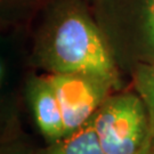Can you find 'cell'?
<instances>
[{"instance_id":"6da1fadb","label":"cell","mask_w":154,"mask_h":154,"mask_svg":"<svg viewBox=\"0 0 154 154\" xmlns=\"http://www.w3.org/2000/svg\"><path fill=\"white\" fill-rule=\"evenodd\" d=\"M42 13L33 60L47 73H88L119 88L116 58L83 0H55Z\"/></svg>"},{"instance_id":"7a4b0ae2","label":"cell","mask_w":154,"mask_h":154,"mask_svg":"<svg viewBox=\"0 0 154 154\" xmlns=\"http://www.w3.org/2000/svg\"><path fill=\"white\" fill-rule=\"evenodd\" d=\"M93 13L114 56L125 49L135 65L154 63V0H95Z\"/></svg>"},{"instance_id":"3957f363","label":"cell","mask_w":154,"mask_h":154,"mask_svg":"<svg viewBox=\"0 0 154 154\" xmlns=\"http://www.w3.org/2000/svg\"><path fill=\"white\" fill-rule=\"evenodd\" d=\"M91 121L105 154H137L153 127L144 100L130 91L111 94Z\"/></svg>"},{"instance_id":"277c9868","label":"cell","mask_w":154,"mask_h":154,"mask_svg":"<svg viewBox=\"0 0 154 154\" xmlns=\"http://www.w3.org/2000/svg\"><path fill=\"white\" fill-rule=\"evenodd\" d=\"M55 91L62 109L65 136L87 125L116 87L88 73L45 74Z\"/></svg>"},{"instance_id":"5b68a950","label":"cell","mask_w":154,"mask_h":154,"mask_svg":"<svg viewBox=\"0 0 154 154\" xmlns=\"http://www.w3.org/2000/svg\"><path fill=\"white\" fill-rule=\"evenodd\" d=\"M26 96L34 120L47 143L65 136L62 109L54 89L46 75H33L26 85Z\"/></svg>"},{"instance_id":"8992f818","label":"cell","mask_w":154,"mask_h":154,"mask_svg":"<svg viewBox=\"0 0 154 154\" xmlns=\"http://www.w3.org/2000/svg\"><path fill=\"white\" fill-rule=\"evenodd\" d=\"M34 154H105L96 135L93 121L61 139L48 143Z\"/></svg>"},{"instance_id":"52a82bcc","label":"cell","mask_w":154,"mask_h":154,"mask_svg":"<svg viewBox=\"0 0 154 154\" xmlns=\"http://www.w3.org/2000/svg\"><path fill=\"white\" fill-rule=\"evenodd\" d=\"M55 0H0L1 21L4 23L24 22L38 13L44 11Z\"/></svg>"},{"instance_id":"ba28073f","label":"cell","mask_w":154,"mask_h":154,"mask_svg":"<svg viewBox=\"0 0 154 154\" xmlns=\"http://www.w3.org/2000/svg\"><path fill=\"white\" fill-rule=\"evenodd\" d=\"M132 82L136 93L140 96L149 110L154 127V63L134 65Z\"/></svg>"},{"instance_id":"9c48e42d","label":"cell","mask_w":154,"mask_h":154,"mask_svg":"<svg viewBox=\"0 0 154 154\" xmlns=\"http://www.w3.org/2000/svg\"><path fill=\"white\" fill-rule=\"evenodd\" d=\"M1 154H34L28 144L20 139H11L7 143H2Z\"/></svg>"},{"instance_id":"30bf717a","label":"cell","mask_w":154,"mask_h":154,"mask_svg":"<svg viewBox=\"0 0 154 154\" xmlns=\"http://www.w3.org/2000/svg\"><path fill=\"white\" fill-rule=\"evenodd\" d=\"M137 154H154V127H152V130L146 139V143L144 144L142 149Z\"/></svg>"}]
</instances>
